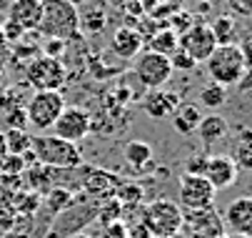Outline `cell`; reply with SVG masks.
I'll return each instance as SVG.
<instances>
[{"label": "cell", "mask_w": 252, "mask_h": 238, "mask_svg": "<svg viewBox=\"0 0 252 238\" xmlns=\"http://www.w3.org/2000/svg\"><path fill=\"white\" fill-rule=\"evenodd\" d=\"M205 71L210 76V83L232 88L247 76L250 60L237 43L235 45H218L210 53V58L205 60Z\"/></svg>", "instance_id": "6da1fadb"}, {"label": "cell", "mask_w": 252, "mask_h": 238, "mask_svg": "<svg viewBox=\"0 0 252 238\" xmlns=\"http://www.w3.org/2000/svg\"><path fill=\"white\" fill-rule=\"evenodd\" d=\"M32 158L45 168L55 171H75L83 165V153L75 143H67L55 135H35L30 141Z\"/></svg>", "instance_id": "7a4b0ae2"}, {"label": "cell", "mask_w": 252, "mask_h": 238, "mask_svg": "<svg viewBox=\"0 0 252 238\" xmlns=\"http://www.w3.org/2000/svg\"><path fill=\"white\" fill-rule=\"evenodd\" d=\"M80 13L67 0H43V18L38 30L55 40H70L80 30Z\"/></svg>", "instance_id": "3957f363"}, {"label": "cell", "mask_w": 252, "mask_h": 238, "mask_svg": "<svg viewBox=\"0 0 252 238\" xmlns=\"http://www.w3.org/2000/svg\"><path fill=\"white\" fill-rule=\"evenodd\" d=\"M140 221L153 238H172L183 231V208L175 200L160 198L153 200L148 208H142Z\"/></svg>", "instance_id": "277c9868"}, {"label": "cell", "mask_w": 252, "mask_h": 238, "mask_svg": "<svg viewBox=\"0 0 252 238\" xmlns=\"http://www.w3.org/2000/svg\"><path fill=\"white\" fill-rule=\"evenodd\" d=\"M63 108H65V98L60 90H35L23 111H25V120L30 128L48 130V128H53V123L58 120Z\"/></svg>", "instance_id": "5b68a950"}, {"label": "cell", "mask_w": 252, "mask_h": 238, "mask_svg": "<svg viewBox=\"0 0 252 238\" xmlns=\"http://www.w3.org/2000/svg\"><path fill=\"white\" fill-rule=\"evenodd\" d=\"M93 130V118L85 108L80 106H65L63 113L58 116V120L53 123V135L63 138L67 143H80L83 138H88Z\"/></svg>", "instance_id": "8992f818"}, {"label": "cell", "mask_w": 252, "mask_h": 238, "mask_svg": "<svg viewBox=\"0 0 252 238\" xmlns=\"http://www.w3.org/2000/svg\"><path fill=\"white\" fill-rule=\"evenodd\" d=\"M172 76V65L170 58L158 55L153 50H140V55L135 58V78L145 85L148 90H158L162 88Z\"/></svg>", "instance_id": "52a82bcc"}, {"label": "cell", "mask_w": 252, "mask_h": 238, "mask_svg": "<svg viewBox=\"0 0 252 238\" xmlns=\"http://www.w3.org/2000/svg\"><path fill=\"white\" fill-rule=\"evenodd\" d=\"M215 191L202 176H180V188H177V206L183 211H205L212 208Z\"/></svg>", "instance_id": "ba28073f"}, {"label": "cell", "mask_w": 252, "mask_h": 238, "mask_svg": "<svg viewBox=\"0 0 252 238\" xmlns=\"http://www.w3.org/2000/svg\"><path fill=\"white\" fill-rule=\"evenodd\" d=\"M28 83L38 90H58L65 83V68L55 58H38L28 65Z\"/></svg>", "instance_id": "9c48e42d"}, {"label": "cell", "mask_w": 252, "mask_h": 238, "mask_svg": "<svg viewBox=\"0 0 252 238\" xmlns=\"http://www.w3.org/2000/svg\"><path fill=\"white\" fill-rule=\"evenodd\" d=\"M180 50H183L192 63H205L210 58V53L218 48V43H215L212 38V33H210V25H190L185 33H183V38L177 40Z\"/></svg>", "instance_id": "30bf717a"}, {"label": "cell", "mask_w": 252, "mask_h": 238, "mask_svg": "<svg viewBox=\"0 0 252 238\" xmlns=\"http://www.w3.org/2000/svg\"><path fill=\"white\" fill-rule=\"evenodd\" d=\"M240 168L232 160V156H207L202 178L212 186V191H225L237 183Z\"/></svg>", "instance_id": "8fae6325"}, {"label": "cell", "mask_w": 252, "mask_h": 238, "mask_svg": "<svg viewBox=\"0 0 252 238\" xmlns=\"http://www.w3.org/2000/svg\"><path fill=\"white\" fill-rule=\"evenodd\" d=\"M185 226L197 238H220V236H225L222 218L215 213L212 208H205V211H183V228Z\"/></svg>", "instance_id": "7c38bea8"}, {"label": "cell", "mask_w": 252, "mask_h": 238, "mask_svg": "<svg viewBox=\"0 0 252 238\" xmlns=\"http://www.w3.org/2000/svg\"><path fill=\"white\" fill-rule=\"evenodd\" d=\"M43 18V0H13L8 3V20H13L23 33L38 30Z\"/></svg>", "instance_id": "4fadbf2b"}, {"label": "cell", "mask_w": 252, "mask_h": 238, "mask_svg": "<svg viewBox=\"0 0 252 238\" xmlns=\"http://www.w3.org/2000/svg\"><path fill=\"white\" fill-rule=\"evenodd\" d=\"M225 218L237 236H250V231H252V198L250 196L235 198L225 211Z\"/></svg>", "instance_id": "5bb4252c"}, {"label": "cell", "mask_w": 252, "mask_h": 238, "mask_svg": "<svg viewBox=\"0 0 252 238\" xmlns=\"http://www.w3.org/2000/svg\"><path fill=\"white\" fill-rule=\"evenodd\" d=\"M110 48H113V53H115L120 60H132V58H137L140 50H142V36H140L135 28H118V30L113 33Z\"/></svg>", "instance_id": "9a60e30c"}, {"label": "cell", "mask_w": 252, "mask_h": 238, "mask_svg": "<svg viewBox=\"0 0 252 238\" xmlns=\"http://www.w3.org/2000/svg\"><path fill=\"white\" fill-rule=\"evenodd\" d=\"M180 103H183V100H180L177 93L158 88V90H150V95L145 98L142 108H145V113L153 116V118H167V116L175 113V108H177Z\"/></svg>", "instance_id": "2e32d148"}, {"label": "cell", "mask_w": 252, "mask_h": 238, "mask_svg": "<svg viewBox=\"0 0 252 238\" xmlns=\"http://www.w3.org/2000/svg\"><path fill=\"white\" fill-rule=\"evenodd\" d=\"M227 130H230V125H227V120L222 116L210 113V116H205L200 120V125H197L195 133H197V138L202 141V146H212V143L222 141L225 135H227Z\"/></svg>", "instance_id": "e0dca14e"}, {"label": "cell", "mask_w": 252, "mask_h": 238, "mask_svg": "<svg viewBox=\"0 0 252 238\" xmlns=\"http://www.w3.org/2000/svg\"><path fill=\"white\" fill-rule=\"evenodd\" d=\"M202 120V113L195 103H180L172 113V128L183 135H192Z\"/></svg>", "instance_id": "ac0fdd59"}, {"label": "cell", "mask_w": 252, "mask_h": 238, "mask_svg": "<svg viewBox=\"0 0 252 238\" xmlns=\"http://www.w3.org/2000/svg\"><path fill=\"white\" fill-rule=\"evenodd\" d=\"M125 160L137 171H148V165L153 163V146L145 141H130L125 146Z\"/></svg>", "instance_id": "d6986e66"}, {"label": "cell", "mask_w": 252, "mask_h": 238, "mask_svg": "<svg viewBox=\"0 0 252 238\" xmlns=\"http://www.w3.org/2000/svg\"><path fill=\"white\" fill-rule=\"evenodd\" d=\"M210 33L218 45H235L237 43V23L230 15H220L218 20H212Z\"/></svg>", "instance_id": "ffe728a7"}, {"label": "cell", "mask_w": 252, "mask_h": 238, "mask_svg": "<svg viewBox=\"0 0 252 238\" xmlns=\"http://www.w3.org/2000/svg\"><path fill=\"white\" fill-rule=\"evenodd\" d=\"M5 138V151L8 156H25L30 151V141L32 135L25 128H8V133H3Z\"/></svg>", "instance_id": "44dd1931"}, {"label": "cell", "mask_w": 252, "mask_h": 238, "mask_svg": "<svg viewBox=\"0 0 252 238\" xmlns=\"http://www.w3.org/2000/svg\"><path fill=\"white\" fill-rule=\"evenodd\" d=\"M177 33L172 30V28H165V30H158L155 36L150 38V50L153 53H158V55H165V58H170L180 45H177Z\"/></svg>", "instance_id": "7402d4cb"}, {"label": "cell", "mask_w": 252, "mask_h": 238, "mask_svg": "<svg viewBox=\"0 0 252 238\" xmlns=\"http://www.w3.org/2000/svg\"><path fill=\"white\" fill-rule=\"evenodd\" d=\"M225 100H227V88L218 85V83H207L200 88V106L205 108H222L225 106Z\"/></svg>", "instance_id": "603a6c76"}, {"label": "cell", "mask_w": 252, "mask_h": 238, "mask_svg": "<svg viewBox=\"0 0 252 238\" xmlns=\"http://www.w3.org/2000/svg\"><path fill=\"white\" fill-rule=\"evenodd\" d=\"M232 160L237 163L240 171H242V168H250V165H252V156H250V130H247V128L240 130V143H237V148H235Z\"/></svg>", "instance_id": "cb8c5ba5"}, {"label": "cell", "mask_w": 252, "mask_h": 238, "mask_svg": "<svg viewBox=\"0 0 252 238\" xmlns=\"http://www.w3.org/2000/svg\"><path fill=\"white\" fill-rule=\"evenodd\" d=\"M25 165H28L25 156H5L0 160V171L3 173H23Z\"/></svg>", "instance_id": "d4e9b609"}, {"label": "cell", "mask_w": 252, "mask_h": 238, "mask_svg": "<svg viewBox=\"0 0 252 238\" xmlns=\"http://www.w3.org/2000/svg\"><path fill=\"white\" fill-rule=\"evenodd\" d=\"M140 198H142V188L137 183H123L120 191H118V200L123 203V206H125V203H130V200L137 203Z\"/></svg>", "instance_id": "484cf974"}, {"label": "cell", "mask_w": 252, "mask_h": 238, "mask_svg": "<svg viewBox=\"0 0 252 238\" xmlns=\"http://www.w3.org/2000/svg\"><path fill=\"white\" fill-rule=\"evenodd\" d=\"M97 238H127V226L123 221H113V223H105Z\"/></svg>", "instance_id": "4316f807"}, {"label": "cell", "mask_w": 252, "mask_h": 238, "mask_svg": "<svg viewBox=\"0 0 252 238\" xmlns=\"http://www.w3.org/2000/svg\"><path fill=\"white\" fill-rule=\"evenodd\" d=\"M207 156H210V153H195V156H190L188 163H185V173H190V176H202Z\"/></svg>", "instance_id": "83f0119b"}, {"label": "cell", "mask_w": 252, "mask_h": 238, "mask_svg": "<svg viewBox=\"0 0 252 238\" xmlns=\"http://www.w3.org/2000/svg\"><path fill=\"white\" fill-rule=\"evenodd\" d=\"M170 65H172V71H175V68H180V71H190V68H195V63H192L183 50H180V48L170 55Z\"/></svg>", "instance_id": "f1b7e54d"}, {"label": "cell", "mask_w": 252, "mask_h": 238, "mask_svg": "<svg viewBox=\"0 0 252 238\" xmlns=\"http://www.w3.org/2000/svg\"><path fill=\"white\" fill-rule=\"evenodd\" d=\"M0 30H3V38H5V43H15V40H20V36H23V30L13 23V20H5L3 25H0Z\"/></svg>", "instance_id": "f546056e"}, {"label": "cell", "mask_w": 252, "mask_h": 238, "mask_svg": "<svg viewBox=\"0 0 252 238\" xmlns=\"http://www.w3.org/2000/svg\"><path fill=\"white\" fill-rule=\"evenodd\" d=\"M63 48H65V43H63V40H55V38H50V40H48V45H45V55L58 60V58L63 55Z\"/></svg>", "instance_id": "4dcf8cb0"}, {"label": "cell", "mask_w": 252, "mask_h": 238, "mask_svg": "<svg viewBox=\"0 0 252 238\" xmlns=\"http://www.w3.org/2000/svg\"><path fill=\"white\" fill-rule=\"evenodd\" d=\"M67 3L73 5V8H80V5H85V3H88V0H67Z\"/></svg>", "instance_id": "1f68e13d"}, {"label": "cell", "mask_w": 252, "mask_h": 238, "mask_svg": "<svg viewBox=\"0 0 252 238\" xmlns=\"http://www.w3.org/2000/svg\"><path fill=\"white\" fill-rule=\"evenodd\" d=\"M5 45H8V43H5V38H3V30H0V50H3Z\"/></svg>", "instance_id": "d6a6232c"}, {"label": "cell", "mask_w": 252, "mask_h": 238, "mask_svg": "<svg viewBox=\"0 0 252 238\" xmlns=\"http://www.w3.org/2000/svg\"><path fill=\"white\" fill-rule=\"evenodd\" d=\"M8 8V0H0V10H5Z\"/></svg>", "instance_id": "836d02e7"}, {"label": "cell", "mask_w": 252, "mask_h": 238, "mask_svg": "<svg viewBox=\"0 0 252 238\" xmlns=\"http://www.w3.org/2000/svg\"><path fill=\"white\" fill-rule=\"evenodd\" d=\"M73 238H90V236H88V233H75Z\"/></svg>", "instance_id": "e575fe53"}]
</instances>
